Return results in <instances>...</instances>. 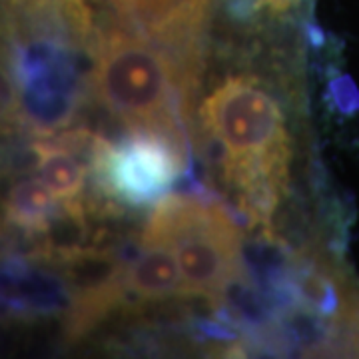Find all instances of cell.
I'll return each mask as SVG.
<instances>
[{
	"label": "cell",
	"mask_w": 359,
	"mask_h": 359,
	"mask_svg": "<svg viewBox=\"0 0 359 359\" xmlns=\"http://www.w3.org/2000/svg\"><path fill=\"white\" fill-rule=\"evenodd\" d=\"M56 196L42 178L20 180L4 202V219L25 230H48L56 214Z\"/></svg>",
	"instance_id": "7"
},
{
	"label": "cell",
	"mask_w": 359,
	"mask_h": 359,
	"mask_svg": "<svg viewBox=\"0 0 359 359\" xmlns=\"http://www.w3.org/2000/svg\"><path fill=\"white\" fill-rule=\"evenodd\" d=\"M228 180L252 196L273 194L285 176L290 140L278 102L256 80L228 78L200 106Z\"/></svg>",
	"instance_id": "1"
},
{
	"label": "cell",
	"mask_w": 359,
	"mask_h": 359,
	"mask_svg": "<svg viewBox=\"0 0 359 359\" xmlns=\"http://www.w3.org/2000/svg\"><path fill=\"white\" fill-rule=\"evenodd\" d=\"M124 283L142 299H166L186 294L184 276L176 256L166 245L140 242V254L126 271Z\"/></svg>",
	"instance_id": "5"
},
{
	"label": "cell",
	"mask_w": 359,
	"mask_h": 359,
	"mask_svg": "<svg viewBox=\"0 0 359 359\" xmlns=\"http://www.w3.org/2000/svg\"><path fill=\"white\" fill-rule=\"evenodd\" d=\"M142 242L166 245L176 256L186 294L216 299L238 282L242 236L231 216L194 196L168 194L156 202Z\"/></svg>",
	"instance_id": "3"
},
{
	"label": "cell",
	"mask_w": 359,
	"mask_h": 359,
	"mask_svg": "<svg viewBox=\"0 0 359 359\" xmlns=\"http://www.w3.org/2000/svg\"><path fill=\"white\" fill-rule=\"evenodd\" d=\"M190 80V72L140 36L114 32L92 52L90 82L98 100L138 132L174 136L176 100Z\"/></svg>",
	"instance_id": "2"
},
{
	"label": "cell",
	"mask_w": 359,
	"mask_h": 359,
	"mask_svg": "<svg viewBox=\"0 0 359 359\" xmlns=\"http://www.w3.org/2000/svg\"><path fill=\"white\" fill-rule=\"evenodd\" d=\"M34 158L40 178L58 202H74L82 194L86 168L65 144H34Z\"/></svg>",
	"instance_id": "6"
},
{
	"label": "cell",
	"mask_w": 359,
	"mask_h": 359,
	"mask_svg": "<svg viewBox=\"0 0 359 359\" xmlns=\"http://www.w3.org/2000/svg\"><path fill=\"white\" fill-rule=\"evenodd\" d=\"M11 4H20V2H25V0H8Z\"/></svg>",
	"instance_id": "9"
},
{
	"label": "cell",
	"mask_w": 359,
	"mask_h": 359,
	"mask_svg": "<svg viewBox=\"0 0 359 359\" xmlns=\"http://www.w3.org/2000/svg\"><path fill=\"white\" fill-rule=\"evenodd\" d=\"M176 144L168 138L142 132L140 138L114 148L96 140V166L110 190L128 202H148L166 192L180 172Z\"/></svg>",
	"instance_id": "4"
},
{
	"label": "cell",
	"mask_w": 359,
	"mask_h": 359,
	"mask_svg": "<svg viewBox=\"0 0 359 359\" xmlns=\"http://www.w3.org/2000/svg\"><path fill=\"white\" fill-rule=\"evenodd\" d=\"M118 11L126 14H138V16H148V14L162 13L170 4V0H110Z\"/></svg>",
	"instance_id": "8"
}]
</instances>
